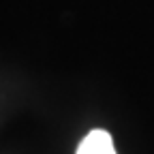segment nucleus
<instances>
[{
    "instance_id": "obj_1",
    "label": "nucleus",
    "mask_w": 154,
    "mask_h": 154,
    "mask_svg": "<svg viewBox=\"0 0 154 154\" xmlns=\"http://www.w3.org/2000/svg\"><path fill=\"white\" fill-rule=\"evenodd\" d=\"M77 154H116L111 135L101 128L90 131L82 139L79 148H77Z\"/></svg>"
}]
</instances>
